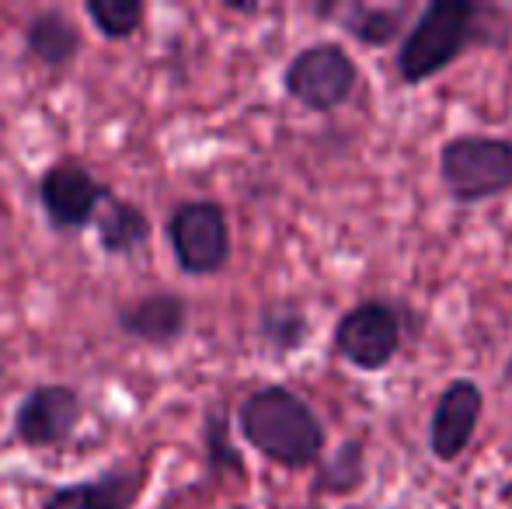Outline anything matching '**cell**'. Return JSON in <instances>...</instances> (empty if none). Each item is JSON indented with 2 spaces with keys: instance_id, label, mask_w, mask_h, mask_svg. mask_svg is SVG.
<instances>
[{
  "instance_id": "16",
  "label": "cell",
  "mask_w": 512,
  "mask_h": 509,
  "mask_svg": "<svg viewBox=\"0 0 512 509\" xmlns=\"http://www.w3.org/2000/svg\"><path fill=\"white\" fill-rule=\"evenodd\" d=\"M262 339L269 342L279 353H290V349L304 346L307 339V318L300 307L293 304H272L262 311Z\"/></svg>"
},
{
  "instance_id": "9",
  "label": "cell",
  "mask_w": 512,
  "mask_h": 509,
  "mask_svg": "<svg viewBox=\"0 0 512 509\" xmlns=\"http://www.w3.org/2000/svg\"><path fill=\"white\" fill-rule=\"evenodd\" d=\"M481 419V387L474 381H453L439 394L429 422V450L439 461H457L471 443Z\"/></svg>"
},
{
  "instance_id": "2",
  "label": "cell",
  "mask_w": 512,
  "mask_h": 509,
  "mask_svg": "<svg viewBox=\"0 0 512 509\" xmlns=\"http://www.w3.org/2000/svg\"><path fill=\"white\" fill-rule=\"evenodd\" d=\"M481 14H485V7L464 4V0H439V4L425 7V14L415 21V28L408 32L405 46L398 53L401 77L408 84H418L436 70L450 67L481 35Z\"/></svg>"
},
{
  "instance_id": "13",
  "label": "cell",
  "mask_w": 512,
  "mask_h": 509,
  "mask_svg": "<svg viewBox=\"0 0 512 509\" xmlns=\"http://www.w3.org/2000/svg\"><path fill=\"white\" fill-rule=\"evenodd\" d=\"M95 234H98V245L105 248V255H133L140 252L143 245L150 241V217L147 210H140L136 203L129 199H105V206L98 210L95 217Z\"/></svg>"
},
{
  "instance_id": "17",
  "label": "cell",
  "mask_w": 512,
  "mask_h": 509,
  "mask_svg": "<svg viewBox=\"0 0 512 509\" xmlns=\"http://www.w3.org/2000/svg\"><path fill=\"white\" fill-rule=\"evenodd\" d=\"M345 28H349L356 39L370 42V46H384L398 35L401 18L398 11H384V7H352L349 18H345Z\"/></svg>"
},
{
  "instance_id": "10",
  "label": "cell",
  "mask_w": 512,
  "mask_h": 509,
  "mask_svg": "<svg viewBox=\"0 0 512 509\" xmlns=\"http://www.w3.org/2000/svg\"><path fill=\"white\" fill-rule=\"evenodd\" d=\"M115 321H119V328L129 339L143 342V346L168 349L189 328V300L164 290L147 293V297H136L129 304H122Z\"/></svg>"
},
{
  "instance_id": "3",
  "label": "cell",
  "mask_w": 512,
  "mask_h": 509,
  "mask_svg": "<svg viewBox=\"0 0 512 509\" xmlns=\"http://www.w3.org/2000/svg\"><path fill=\"white\" fill-rule=\"evenodd\" d=\"M439 175L457 203H485L512 189V143L502 136H457L439 150Z\"/></svg>"
},
{
  "instance_id": "15",
  "label": "cell",
  "mask_w": 512,
  "mask_h": 509,
  "mask_svg": "<svg viewBox=\"0 0 512 509\" xmlns=\"http://www.w3.org/2000/svg\"><path fill=\"white\" fill-rule=\"evenodd\" d=\"M203 450H206V464L213 471H234V475L244 471L241 454H237L234 440H230V419L220 405L209 408L203 419Z\"/></svg>"
},
{
  "instance_id": "18",
  "label": "cell",
  "mask_w": 512,
  "mask_h": 509,
  "mask_svg": "<svg viewBox=\"0 0 512 509\" xmlns=\"http://www.w3.org/2000/svg\"><path fill=\"white\" fill-rule=\"evenodd\" d=\"M4 213H7V206H4V199H0V217H4Z\"/></svg>"
},
{
  "instance_id": "7",
  "label": "cell",
  "mask_w": 512,
  "mask_h": 509,
  "mask_svg": "<svg viewBox=\"0 0 512 509\" xmlns=\"http://www.w3.org/2000/svg\"><path fill=\"white\" fill-rule=\"evenodd\" d=\"M84 401L70 384H35L14 412V436L32 450L63 447L77 433Z\"/></svg>"
},
{
  "instance_id": "14",
  "label": "cell",
  "mask_w": 512,
  "mask_h": 509,
  "mask_svg": "<svg viewBox=\"0 0 512 509\" xmlns=\"http://www.w3.org/2000/svg\"><path fill=\"white\" fill-rule=\"evenodd\" d=\"M88 18L95 21L98 35L102 39H133L143 28V18H147V7L140 0H88L84 4Z\"/></svg>"
},
{
  "instance_id": "11",
  "label": "cell",
  "mask_w": 512,
  "mask_h": 509,
  "mask_svg": "<svg viewBox=\"0 0 512 509\" xmlns=\"http://www.w3.org/2000/svg\"><path fill=\"white\" fill-rule=\"evenodd\" d=\"M143 485H147L143 468H112L91 482L56 489L42 509H133Z\"/></svg>"
},
{
  "instance_id": "19",
  "label": "cell",
  "mask_w": 512,
  "mask_h": 509,
  "mask_svg": "<svg viewBox=\"0 0 512 509\" xmlns=\"http://www.w3.org/2000/svg\"><path fill=\"white\" fill-rule=\"evenodd\" d=\"M506 374H509V381H512V360H509V370H506Z\"/></svg>"
},
{
  "instance_id": "12",
  "label": "cell",
  "mask_w": 512,
  "mask_h": 509,
  "mask_svg": "<svg viewBox=\"0 0 512 509\" xmlns=\"http://www.w3.org/2000/svg\"><path fill=\"white\" fill-rule=\"evenodd\" d=\"M25 49L39 67L63 74L81 53V28L63 11H39L25 25Z\"/></svg>"
},
{
  "instance_id": "4",
  "label": "cell",
  "mask_w": 512,
  "mask_h": 509,
  "mask_svg": "<svg viewBox=\"0 0 512 509\" xmlns=\"http://www.w3.org/2000/svg\"><path fill=\"white\" fill-rule=\"evenodd\" d=\"M168 245L178 269L189 276H213L230 262V224L220 203L192 199L168 217Z\"/></svg>"
},
{
  "instance_id": "5",
  "label": "cell",
  "mask_w": 512,
  "mask_h": 509,
  "mask_svg": "<svg viewBox=\"0 0 512 509\" xmlns=\"http://www.w3.org/2000/svg\"><path fill=\"white\" fill-rule=\"evenodd\" d=\"M115 192L105 182H98L95 171L84 168L74 157L53 161L39 178V203L46 210V220L60 234H81L95 224L98 210Z\"/></svg>"
},
{
  "instance_id": "8",
  "label": "cell",
  "mask_w": 512,
  "mask_h": 509,
  "mask_svg": "<svg viewBox=\"0 0 512 509\" xmlns=\"http://www.w3.org/2000/svg\"><path fill=\"white\" fill-rule=\"evenodd\" d=\"M401 346V318L380 300L352 307L335 328V349L359 370H384Z\"/></svg>"
},
{
  "instance_id": "1",
  "label": "cell",
  "mask_w": 512,
  "mask_h": 509,
  "mask_svg": "<svg viewBox=\"0 0 512 509\" xmlns=\"http://www.w3.org/2000/svg\"><path fill=\"white\" fill-rule=\"evenodd\" d=\"M241 436L283 468H310L324 450V426L300 394L283 384L258 387L237 412Z\"/></svg>"
},
{
  "instance_id": "6",
  "label": "cell",
  "mask_w": 512,
  "mask_h": 509,
  "mask_svg": "<svg viewBox=\"0 0 512 509\" xmlns=\"http://www.w3.org/2000/svg\"><path fill=\"white\" fill-rule=\"evenodd\" d=\"M356 63L335 42H317L297 53L286 67V95L310 112H331L356 88Z\"/></svg>"
}]
</instances>
